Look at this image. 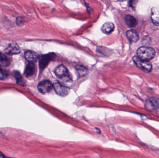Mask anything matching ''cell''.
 <instances>
[{
	"label": "cell",
	"mask_w": 159,
	"mask_h": 158,
	"mask_svg": "<svg viewBox=\"0 0 159 158\" xmlns=\"http://www.w3.org/2000/svg\"><path fill=\"white\" fill-rule=\"evenodd\" d=\"M115 29V25L112 22H107L104 23L101 27V31L103 33L110 34L113 32Z\"/></svg>",
	"instance_id": "11"
},
{
	"label": "cell",
	"mask_w": 159,
	"mask_h": 158,
	"mask_svg": "<svg viewBox=\"0 0 159 158\" xmlns=\"http://www.w3.org/2000/svg\"><path fill=\"white\" fill-rule=\"evenodd\" d=\"M26 60L30 62H33L37 61L39 57L38 54L32 51H27L25 53Z\"/></svg>",
	"instance_id": "10"
},
{
	"label": "cell",
	"mask_w": 159,
	"mask_h": 158,
	"mask_svg": "<svg viewBox=\"0 0 159 158\" xmlns=\"http://www.w3.org/2000/svg\"><path fill=\"white\" fill-rule=\"evenodd\" d=\"M10 60L6 55L0 51V67H7L10 65Z\"/></svg>",
	"instance_id": "13"
},
{
	"label": "cell",
	"mask_w": 159,
	"mask_h": 158,
	"mask_svg": "<svg viewBox=\"0 0 159 158\" xmlns=\"http://www.w3.org/2000/svg\"><path fill=\"white\" fill-rule=\"evenodd\" d=\"M16 24L19 26H22L24 25V19L21 16H19L16 19Z\"/></svg>",
	"instance_id": "18"
},
{
	"label": "cell",
	"mask_w": 159,
	"mask_h": 158,
	"mask_svg": "<svg viewBox=\"0 0 159 158\" xmlns=\"http://www.w3.org/2000/svg\"><path fill=\"white\" fill-rule=\"evenodd\" d=\"M126 36L129 41L131 43H135L139 40V36L138 33L134 30H130L126 33Z\"/></svg>",
	"instance_id": "9"
},
{
	"label": "cell",
	"mask_w": 159,
	"mask_h": 158,
	"mask_svg": "<svg viewBox=\"0 0 159 158\" xmlns=\"http://www.w3.org/2000/svg\"><path fill=\"white\" fill-rule=\"evenodd\" d=\"M137 2H138V0H129V6L133 8L135 7Z\"/></svg>",
	"instance_id": "19"
},
{
	"label": "cell",
	"mask_w": 159,
	"mask_h": 158,
	"mask_svg": "<svg viewBox=\"0 0 159 158\" xmlns=\"http://www.w3.org/2000/svg\"><path fill=\"white\" fill-rule=\"evenodd\" d=\"M54 57V54H48L41 56L39 58L40 67L41 69H43L48 65L50 60Z\"/></svg>",
	"instance_id": "8"
},
{
	"label": "cell",
	"mask_w": 159,
	"mask_h": 158,
	"mask_svg": "<svg viewBox=\"0 0 159 158\" xmlns=\"http://www.w3.org/2000/svg\"><path fill=\"white\" fill-rule=\"evenodd\" d=\"M151 19H152V22L155 25H159V12L156 8H153L152 9Z\"/></svg>",
	"instance_id": "14"
},
{
	"label": "cell",
	"mask_w": 159,
	"mask_h": 158,
	"mask_svg": "<svg viewBox=\"0 0 159 158\" xmlns=\"http://www.w3.org/2000/svg\"><path fill=\"white\" fill-rule=\"evenodd\" d=\"M5 52L9 55L18 54L21 52L19 45L15 42L9 44L5 50Z\"/></svg>",
	"instance_id": "6"
},
{
	"label": "cell",
	"mask_w": 159,
	"mask_h": 158,
	"mask_svg": "<svg viewBox=\"0 0 159 158\" xmlns=\"http://www.w3.org/2000/svg\"><path fill=\"white\" fill-rule=\"evenodd\" d=\"M142 43L144 44H146L147 43H151V39H150V38L148 37H144L143 40H142Z\"/></svg>",
	"instance_id": "20"
},
{
	"label": "cell",
	"mask_w": 159,
	"mask_h": 158,
	"mask_svg": "<svg viewBox=\"0 0 159 158\" xmlns=\"http://www.w3.org/2000/svg\"><path fill=\"white\" fill-rule=\"evenodd\" d=\"M133 59L135 64L142 71L146 73H149L152 71V64L148 61L141 60L137 56L134 57Z\"/></svg>",
	"instance_id": "3"
},
{
	"label": "cell",
	"mask_w": 159,
	"mask_h": 158,
	"mask_svg": "<svg viewBox=\"0 0 159 158\" xmlns=\"http://www.w3.org/2000/svg\"><path fill=\"white\" fill-rule=\"evenodd\" d=\"M53 88V84L49 80H43L40 82L38 85L39 91L43 94L49 92Z\"/></svg>",
	"instance_id": "5"
},
{
	"label": "cell",
	"mask_w": 159,
	"mask_h": 158,
	"mask_svg": "<svg viewBox=\"0 0 159 158\" xmlns=\"http://www.w3.org/2000/svg\"><path fill=\"white\" fill-rule=\"evenodd\" d=\"M37 69L33 62H30L27 64L25 71V75L27 78L30 79L35 75Z\"/></svg>",
	"instance_id": "7"
},
{
	"label": "cell",
	"mask_w": 159,
	"mask_h": 158,
	"mask_svg": "<svg viewBox=\"0 0 159 158\" xmlns=\"http://www.w3.org/2000/svg\"><path fill=\"white\" fill-rule=\"evenodd\" d=\"M124 20L127 25L130 27H135L138 24L137 20L131 15H126L125 16Z\"/></svg>",
	"instance_id": "12"
},
{
	"label": "cell",
	"mask_w": 159,
	"mask_h": 158,
	"mask_svg": "<svg viewBox=\"0 0 159 158\" xmlns=\"http://www.w3.org/2000/svg\"><path fill=\"white\" fill-rule=\"evenodd\" d=\"M6 75L1 69H0V80L4 79L6 77Z\"/></svg>",
	"instance_id": "21"
},
{
	"label": "cell",
	"mask_w": 159,
	"mask_h": 158,
	"mask_svg": "<svg viewBox=\"0 0 159 158\" xmlns=\"http://www.w3.org/2000/svg\"><path fill=\"white\" fill-rule=\"evenodd\" d=\"M76 69L79 77H83L87 73V69L81 65H78L76 67Z\"/></svg>",
	"instance_id": "17"
},
{
	"label": "cell",
	"mask_w": 159,
	"mask_h": 158,
	"mask_svg": "<svg viewBox=\"0 0 159 158\" xmlns=\"http://www.w3.org/2000/svg\"><path fill=\"white\" fill-rule=\"evenodd\" d=\"M55 73L57 77L63 81L68 82L72 81V77L68 69L63 65H60L56 67L55 70Z\"/></svg>",
	"instance_id": "2"
},
{
	"label": "cell",
	"mask_w": 159,
	"mask_h": 158,
	"mask_svg": "<svg viewBox=\"0 0 159 158\" xmlns=\"http://www.w3.org/2000/svg\"><path fill=\"white\" fill-rule=\"evenodd\" d=\"M148 104L154 109L159 108V99L155 97H151L148 99Z\"/></svg>",
	"instance_id": "15"
},
{
	"label": "cell",
	"mask_w": 159,
	"mask_h": 158,
	"mask_svg": "<svg viewBox=\"0 0 159 158\" xmlns=\"http://www.w3.org/2000/svg\"><path fill=\"white\" fill-rule=\"evenodd\" d=\"M53 88L56 93L61 97H65L68 94L70 91L69 88L60 83H56L53 85Z\"/></svg>",
	"instance_id": "4"
},
{
	"label": "cell",
	"mask_w": 159,
	"mask_h": 158,
	"mask_svg": "<svg viewBox=\"0 0 159 158\" xmlns=\"http://www.w3.org/2000/svg\"><path fill=\"white\" fill-rule=\"evenodd\" d=\"M14 76L16 80V82L18 85L21 86H25L26 82L24 79L22 77L19 72L17 71L14 72Z\"/></svg>",
	"instance_id": "16"
},
{
	"label": "cell",
	"mask_w": 159,
	"mask_h": 158,
	"mask_svg": "<svg viewBox=\"0 0 159 158\" xmlns=\"http://www.w3.org/2000/svg\"><path fill=\"white\" fill-rule=\"evenodd\" d=\"M155 51L148 46H142L137 51V56L141 60L149 61L155 56Z\"/></svg>",
	"instance_id": "1"
}]
</instances>
